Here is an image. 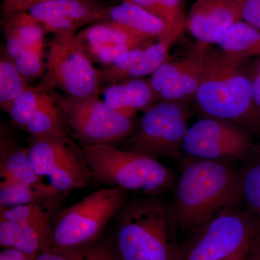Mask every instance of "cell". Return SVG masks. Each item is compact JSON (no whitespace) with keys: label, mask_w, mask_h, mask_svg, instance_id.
<instances>
[{"label":"cell","mask_w":260,"mask_h":260,"mask_svg":"<svg viewBox=\"0 0 260 260\" xmlns=\"http://www.w3.org/2000/svg\"><path fill=\"white\" fill-rule=\"evenodd\" d=\"M183 162L171 208L177 227L194 232L234 209L242 198L241 172L229 162Z\"/></svg>","instance_id":"obj_1"},{"label":"cell","mask_w":260,"mask_h":260,"mask_svg":"<svg viewBox=\"0 0 260 260\" xmlns=\"http://www.w3.org/2000/svg\"><path fill=\"white\" fill-rule=\"evenodd\" d=\"M209 44L205 51L204 70L194 99L207 117L215 118L251 130L260 129V114L253 98L246 60Z\"/></svg>","instance_id":"obj_2"},{"label":"cell","mask_w":260,"mask_h":260,"mask_svg":"<svg viewBox=\"0 0 260 260\" xmlns=\"http://www.w3.org/2000/svg\"><path fill=\"white\" fill-rule=\"evenodd\" d=\"M114 246L118 260H177V225L171 208L160 198L133 200L121 208Z\"/></svg>","instance_id":"obj_3"},{"label":"cell","mask_w":260,"mask_h":260,"mask_svg":"<svg viewBox=\"0 0 260 260\" xmlns=\"http://www.w3.org/2000/svg\"><path fill=\"white\" fill-rule=\"evenodd\" d=\"M83 158L91 177L110 187L156 195L175 185L174 174L156 158L110 143L84 144Z\"/></svg>","instance_id":"obj_4"},{"label":"cell","mask_w":260,"mask_h":260,"mask_svg":"<svg viewBox=\"0 0 260 260\" xmlns=\"http://www.w3.org/2000/svg\"><path fill=\"white\" fill-rule=\"evenodd\" d=\"M127 193L119 187L102 188L61 210L51 223L50 237L42 251L66 250L98 242L125 204Z\"/></svg>","instance_id":"obj_5"},{"label":"cell","mask_w":260,"mask_h":260,"mask_svg":"<svg viewBox=\"0 0 260 260\" xmlns=\"http://www.w3.org/2000/svg\"><path fill=\"white\" fill-rule=\"evenodd\" d=\"M75 34L76 30L56 34L39 86L48 92L59 88L71 97H98L102 85L99 70L75 40Z\"/></svg>","instance_id":"obj_6"},{"label":"cell","mask_w":260,"mask_h":260,"mask_svg":"<svg viewBox=\"0 0 260 260\" xmlns=\"http://www.w3.org/2000/svg\"><path fill=\"white\" fill-rule=\"evenodd\" d=\"M259 233L251 215L229 210L193 232L179 249L177 260H222L252 242Z\"/></svg>","instance_id":"obj_7"},{"label":"cell","mask_w":260,"mask_h":260,"mask_svg":"<svg viewBox=\"0 0 260 260\" xmlns=\"http://www.w3.org/2000/svg\"><path fill=\"white\" fill-rule=\"evenodd\" d=\"M189 117L186 104L155 103L145 110L130 140L129 150L156 159L181 158Z\"/></svg>","instance_id":"obj_8"},{"label":"cell","mask_w":260,"mask_h":260,"mask_svg":"<svg viewBox=\"0 0 260 260\" xmlns=\"http://www.w3.org/2000/svg\"><path fill=\"white\" fill-rule=\"evenodd\" d=\"M56 102L84 144L111 143L127 137L134 129L132 116L116 112L98 97L68 95Z\"/></svg>","instance_id":"obj_9"},{"label":"cell","mask_w":260,"mask_h":260,"mask_svg":"<svg viewBox=\"0 0 260 260\" xmlns=\"http://www.w3.org/2000/svg\"><path fill=\"white\" fill-rule=\"evenodd\" d=\"M254 149L245 128L205 116L188 127L181 151L189 158L231 162L246 158Z\"/></svg>","instance_id":"obj_10"},{"label":"cell","mask_w":260,"mask_h":260,"mask_svg":"<svg viewBox=\"0 0 260 260\" xmlns=\"http://www.w3.org/2000/svg\"><path fill=\"white\" fill-rule=\"evenodd\" d=\"M73 145L34 140L28 148L29 158L37 175L49 178V184L61 193L85 187L92 178L83 154Z\"/></svg>","instance_id":"obj_11"},{"label":"cell","mask_w":260,"mask_h":260,"mask_svg":"<svg viewBox=\"0 0 260 260\" xmlns=\"http://www.w3.org/2000/svg\"><path fill=\"white\" fill-rule=\"evenodd\" d=\"M75 40L92 62L107 66L121 54L146 48L153 40L144 39L119 25L107 22L95 23L75 34Z\"/></svg>","instance_id":"obj_12"},{"label":"cell","mask_w":260,"mask_h":260,"mask_svg":"<svg viewBox=\"0 0 260 260\" xmlns=\"http://www.w3.org/2000/svg\"><path fill=\"white\" fill-rule=\"evenodd\" d=\"M107 8L97 0H51L34 5L26 12L47 31L59 34L104 22Z\"/></svg>","instance_id":"obj_13"},{"label":"cell","mask_w":260,"mask_h":260,"mask_svg":"<svg viewBox=\"0 0 260 260\" xmlns=\"http://www.w3.org/2000/svg\"><path fill=\"white\" fill-rule=\"evenodd\" d=\"M240 20L242 0H196L186 16V29L197 42L216 44Z\"/></svg>","instance_id":"obj_14"},{"label":"cell","mask_w":260,"mask_h":260,"mask_svg":"<svg viewBox=\"0 0 260 260\" xmlns=\"http://www.w3.org/2000/svg\"><path fill=\"white\" fill-rule=\"evenodd\" d=\"M104 22L116 24L138 37L150 40L158 39L173 44L179 39L160 19L128 2L108 7Z\"/></svg>","instance_id":"obj_15"},{"label":"cell","mask_w":260,"mask_h":260,"mask_svg":"<svg viewBox=\"0 0 260 260\" xmlns=\"http://www.w3.org/2000/svg\"><path fill=\"white\" fill-rule=\"evenodd\" d=\"M104 102L116 112L133 117L157 102L148 80L136 78L109 85L103 90Z\"/></svg>","instance_id":"obj_16"},{"label":"cell","mask_w":260,"mask_h":260,"mask_svg":"<svg viewBox=\"0 0 260 260\" xmlns=\"http://www.w3.org/2000/svg\"><path fill=\"white\" fill-rule=\"evenodd\" d=\"M209 44L197 42L189 49L188 61L177 80L157 98V102L187 104L194 99L204 70L205 51Z\"/></svg>","instance_id":"obj_17"},{"label":"cell","mask_w":260,"mask_h":260,"mask_svg":"<svg viewBox=\"0 0 260 260\" xmlns=\"http://www.w3.org/2000/svg\"><path fill=\"white\" fill-rule=\"evenodd\" d=\"M60 109L56 99L47 93L28 121L25 131L36 140L72 143L63 126Z\"/></svg>","instance_id":"obj_18"},{"label":"cell","mask_w":260,"mask_h":260,"mask_svg":"<svg viewBox=\"0 0 260 260\" xmlns=\"http://www.w3.org/2000/svg\"><path fill=\"white\" fill-rule=\"evenodd\" d=\"M0 177L6 182L37 184L42 177L34 171L28 148L19 146L13 140L2 138L0 143Z\"/></svg>","instance_id":"obj_19"},{"label":"cell","mask_w":260,"mask_h":260,"mask_svg":"<svg viewBox=\"0 0 260 260\" xmlns=\"http://www.w3.org/2000/svg\"><path fill=\"white\" fill-rule=\"evenodd\" d=\"M215 44L223 52L246 60L260 56V30L240 20L228 29Z\"/></svg>","instance_id":"obj_20"},{"label":"cell","mask_w":260,"mask_h":260,"mask_svg":"<svg viewBox=\"0 0 260 260\" xmlns=\"http://www.w3.org/2000/svg\"><path fill=\"white\" fill-rule=\"evenodd\" d=\"M63 194L56 191L49 184H23V183H0V208H6L40 203L57 195Z\"/></svg>","instance_id":"obj_21"},{"label":"cell","mask_w":260,"mask_h":260,"mask_svg":"<svg viewBox=\"0 0 260 260\" xmlns=\"http://www.w3.org/2000/svg\"><path fill=\"white\" fill-rule=\"evenodd\" d=\"M141 7L160 19L177 38L186 28V16L183 0H121Z\"/></svg>","instance_id":"obj_22"},{"label":"cell","mask_w":260,"mask_h":260,"mask_svg":"<svg viewBox=\"0 0 260 260\" xmlns=\"http://www.w3.org/2000/svg\"><path fill=\"white\" fill-rule=\"evenodd\" d=\"M37 260H118L114 247L99 242L90 245L60 251H41Z\"/></svg>","instance_id":"obj_23"},{"label":"cell","mask_w":260,"mask_h":260,"mask_svg":"<svg viewBox=\"0 0 260 260\" xmlns=\"http://www.w3.org/2000/svg\"><path fill=\"white\" fill-rule=\"evenodd\" d=\"M47 93L49 92L42 87L29 86L3 110L9 114L17 125L25 129Z\"/></svg>","instance_id":"obj_24"},{"label":"cell","mask_w":260,"mask_h":260,"mask_svg":"<svg viewBox=\"0 0 260 260\" xmlns=\"http://www.w3.org/2000/svg\"><path fill=\"white\" fill-rule=\"evenodd\" d=\"M30 86L17 70L13 61L2 58L0 61V105L4 109Z\"/></svg>","instance_id":"obj_25"},{"label":"cell","mask_w":260,"mask_h":260,"mask_svg":"<svg viewBox=\"0 0 260 260\" xmlns=\"http://www.w3.org/2000/svg\"><path fill=\"white\" fill-rule=\"evenodd\" d=\"M6 25L14 29L27 48L44 46L47 30L44 25L30 16L27 12H20L7 16Z\"/></svg>","instance_id":"obj_26"},{"label":"cell","mask_w":260,"mask_h":260,"mask_svg":"<svg viewBox=\"0 0 260 260\" xmlns=\"http://www.w3.org/2000/svg\"><path fill=\"white\" fill-rule=\"evenodd\" d=\"M241 188L249 210L260 215V151L241 172Z\"/></svg>","instance_id":"obj_27"},{"label":"cell","mask_w":260,"mask_h":260,"mask_svg":"<svg viewBox=\"0 0 260 260\" xmlns=\"http://www.w3.org/2000/svg\"><path fill=\"white\" fill-rule=\"evenodd\" d=\"M43 48L44 46L27 48L13 61L19 73L28 83L40 77L47 69L42 61Z\"/></svg>","instance_id":"obj_28"},{"label":"cell","mask_w":260,"mask_h":260,"mask_svg":"<svg viewBox=\"0 0 260 260\" xmlns=\"http://www.w3.org/2000/svg\"><path fill=\"white\" fill-rule=\"evenodd\" d=\"M5 37L6 39L5 57L14 61L27 47L15 31L14 29L6 25L5 26Z\"/></svg>","instance_id":"obj_29"},{"label":"cell","mask_w":260,"mask_h":260,"mask_svg":"<svg viewBox=\"0 0 260 260\" xmlns=\"http://www.w3.org/2000/svg\"><path fill=\"white\" fill-rule=\"evenodd\" d=\"M242 18L260 30V0H242Z\"/></svg>","instance_id":"obj_30"},{"label":"cell","mask_w":260,"mask_h":260,"mask_svg":"<svg viewBox=\"0 0 260 260\" xmlns=\"http://www.w3.org/2000/svg\"><path fill=\"white\" fill-rule=\"evenodd\" d=\"M51 0H4L3 14L5 17L20 12H26L29 8L36 5L46 3Z\"/></svg>","instance_id":"obj_31"},{"label":"cell","mask_w":260,"mask_h":260,"mask_svg":"<svg viewBox=\"0 0 260 260\" xmlns=\"http://www.w3.org/2000/svg\"><path fill=\"white\" fill-rule=\"evenodd\" d=\"M37 255L25 254L14 248H5L0 253V260H37Z\"/></svg>","instance_id":"obj_32"},{"label":"cell","mask_w":260,"mask_h":260,"mask_svg":"<svg viewBox=\"0 0 260 260\" xmlns=\"http://www.w3.org/2000/svg\"><path fill=\"white\" fill-rule=\"evenodd\" d=\"M249 76H250L254 104L260 114V73L255 68L249 72Z\"/></svg>","instance_id":"obj_33"},{"label":"cell","mask_w":260,"mask_h":260,"mask_svg":"<svg viewBox=\"0 0 260 260\" xmlns=\"http://www.w3.org/2000/svg\"><path fill=\"white\" fill-rule=\"evenodd\" d=\"M260 234V233H259ZM257 236L252 241V242L248 243L245 245L243 246L240 249H238L235 252L233 253L232 254L227 256V257L224 258L222 260H246L249 257V254H250L251 249H252L253 245H254V242H255L256 239L259 237Z\"/></svg>","instance_id":"obj_34"},{"label":"cell","mask_w":260,"mask_h":260,"mask_svg":"<svg viewBox=\"0 0 260 260\" xmlns=\"http://www.w3.org/2000/svg\"><path fill=\"white\" fill-rule=\"evenodd\" d=\"M247 260H260V234L253 245Z\"/></svg>","instance_id":"obj_35"},{"label":"cell","mask_w":260,"mask_h":260,"mask_svg":"<svg viewBox=\"0 0 260 260\" xmlns=\"http://www.w3.org/2000/svg\"><path fill=\"white\" fill-rule=\"evenodd\" d=\"M256 69L260 73V58L259 59V60H258L257 64H256Z\"/></svg>","instance_id":"obj_36"},{"label":"cell","mask_w":260,"mask_h":260,"mask_svg":"<svg viewBox=\"0 0 260 260\" xmlns=\"http://www.w3.org/2000/svg\"><path fill=\"white\" fill-rule=\"evenodd\" d=\"M247 259H246V260H247Z\"/></svg>","instance_id":"obj_37"}]
</instances>
